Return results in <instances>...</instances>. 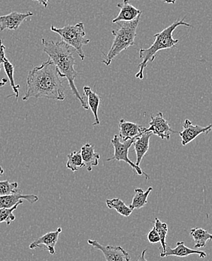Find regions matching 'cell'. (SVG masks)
<instances>
[{"label":"cell","instance_id":"1","mask_svg":"<svg viewBox=\"0 0 212 261\" xmlns=\"http://www.w3.org/2000/svg\"><path fill=\"white\" fill-rule=\"evenodd\" d=\"M57 68L51 59L29 70L26 78V89L23 100L31 97L64 100L65 89Z\"/></svg>","mask_w":212,"mask_h":261},{"label":"cell","instance_id":"2","mask_svg":"<svg viewBox=\"0 0 212 261\" xmlns=\"http://www.w3.org/2000/svg\"><path fill=\"white\" fill-rule=\"evenodd\" d=\"M42 43L43 45L44 53L48 55L56 66L59 76L61 78L67 79L72 93L79 100L81 107L84 110H88V105L81 97L75 84V78L78 75L75 69V58L73 56L74 53H76L75 48L67 45L62 40L54 42L42 39Z\"/></svg>","mask_w":212,"mask_h":261},{"label":"cell","instance_id":"3","mask_svg":"<svg viewBox=\"0 0 212 261\" xmlns=\"http://www.w3.org/2000/svg\"><path fill=\"white\" fill-rule=\"evenodd\" d=\"M185 17L180 20H177L167 28H165L159 33L154 35L155 40L148 48H140L139 50V58L142 61L139 64V70L136 74V78L143 80L144 78V70L147 67V63L154 62L156 58L157 53L161 50L169 49L173 48L178 43L179 40L174 39L173 32L177 28L180 26L192 28V25L185 21Z\"/></svg>","mask_w":212,"mask_h":261},{"label":"cell","instance_id":"4","mask_svg":"<svg viewBox=\"0 0 212 261\" xmlns=\"http://www.w3.org/2000/svg\"><path fill=\"white\" fill-rule=\"evenodd\" d=\"M140 18L141 16H139L133 21L117 23L119 25L118 29L111 31L114 37L112 45L108 54H103L105 58L102 61V63L106 64V66H109L116 56L127 50L129 47L135 45L136 31H137Z\"/></svg>","mask_w":212,"mask_h":261},{"label":"cell","instance_id":"5","mask_svg":"<svg viewBox=\"0 0 212 261\" xmlns=\"http://www.w3.org/2000/svg\"><path fill=\"white\" fill-rule=\"evenodd\" d=\"M51 31L59 34L61 40L72 48H75L77 54L82 61L85 58L83 47L89 43L90 40L85 39L86 32L83 22H79L75 25H67L62 28L51 27Z\"/></svg>","mask_w":212,"mask_h":261},{"label":"cell","instance_id":"6","mask_svg":"<svg viewBox=\"0 0 212 261\" xmlns=\"http://www.w3.org/2000/svg\"><path fill=\"white\" fill-rule=\"evenodd\" d=\"M134 141L135 138L134 139L129 140V141H126V142H120V138H119L118 135H114V138L111 140V144L114 147V153L112 156L107 159L106 161L111 162L116 160V161L125 162L127 164L130 165V167L134 170L136 174H139V175H144L145 178L148 180V179H150V177L146 173H144L142 169H141L140 166H136V163H133L129 159V149L133 145Z\"/></svg>","mask_w":212,"mask_h":261},{"label":"cell","instance_id":"7","mask_svg":"<svg viewBox=\"0 0 212 261\" xmlns=\"http://www.w3.org/2000/svg\"><path fill=\"white\" fill-rule=\"evenodd\" d=\"M87 243L93 248L102 251L107 261H131L130 254L122 247L103 245L97 240H89Z\"/></svg>","mask_w":212,"mask_h":261},{"label":"cell","instance_id":"8","mask_svg":"<svg viewBox=\"0 0 212 261\" xmlns=\"http://www.w3.org/2000/svg\"><path fill=\"white\" fill-rule=\"evenodd\" d=\"M149 128H145L146 132H152L153 135H157L161 139H170L172 133H177L172 129L169 122L163 117V113L159 112L156 116H150V122Z\"/></svg>","mask_w":212,"mask_h":261},{"label":"cell","instance_id":"9","mask_svg":"<svg viewBox=\"0 0 212 261\" xmlns=\"http://www.w3.org/2000/svg\"><path fill=\"white\" fill-rule=\"evenodd\" d=\"M212 132V124L206 127L195 125L189 119H185L183 124V130L178 132L179 135L181 138L182 146L188 145L191 141L196 139L199 135L202 134H208Z\"/></svg>","mask_w":212,"mask_h":261},{"label":"cell","instance_id":"10","mask_svg":"<svg viewBox=\"0 0 212 261\" xmlns=\"http://www.w3.org/2000/svg\"><path fill=\"white\" fill-rule=\"evenodd\" d=\"M32 16H34V13L31 12L26 13L12 12L9 15L0 16V31L5 30L16 31L26 18Z\"/></svg>","mask_w":212,"mask_h":261},{"label":"cell","instance_id":"11","mask_svg":"<svg viewBox=\"0 0 212 261\" xmlns=\"http://www.w3.org/2000/svg\"><path fill=\"white\" fill-rule=\"evenodd\" d=\"M62 232V228H57L56 231L48 232L40 238L35 240L34 243L29 245L31 249H36L37 248H42L46 249L51 254H55V245L57 243L59 234Z\"/></svg>","mask_w":212,"mask_h":261},{"label":"cell","instance_id":"12","mask_svg":"<svg viewBox=\"0 0 212 261\" xmlns=\"http://www.w3.org/2000/svg\"><path fill=\"white\" fill-rule=\"evenodd\" d=\"M117 7L120 8V10L117 17L113 19V23L133 21L142 14L140 9H136L130 3V0H123L122 3H117Z\"/></svg>","mask_w":212,"mask_h":261},{"label":"cell","instance_id":"13","mask_svg":"<svg viewBox=\"0 0 212 261\" xmlns=\"http://www.w3.org/2000/svg\"><path fill=\"white\" fill-rule=\"evenodd\" d=\"M119 138H122L124 142L129 140L134 139L137 138L139 135L144 133L145 127L141 126L134 122H128L124 119H120L119 121Z\"/></svg>","mask_w":212,"mask_h":261},{"label":"cell","instance_id":"14","mask_svg":"<svg viewBox=\"0 0 212 261\" xmlns=\"http://www.w3.org/2000/svg\"><path fill=\"white\" fill-rule=\"evenodd\" d=\"M191 254H198L200 258H205L207 256L205 251L191 249L185 245L184 242H178L175 248H171L170 247L168 246V245H166V251L163 254H160V257H167L175 256V257H185Z\"/></svg>","mask_w":212,"mask_h":261},{"label":"cell","instance_id":"15","mask_svg":"<svg viewBox=\"0 0 212 261\" xmlns=\"http://www.w3.org/2000/svg\"><path fill=\"white\" fill-rule=\"evenodd\" d=\"M23 199L28 201L29 203L34 204L39 201V197L34 194H22L21 191L14 194L0 196V209L13 207Z\"/></svg>","mask_w":212,"mask_h":261},{"label":"cell","instance_id":"16","mask_svg":"<svg viewBox=\"0 0 212 261\" xmlns=\"http://www.w3.org/2000/svg\"><path fill=\"white\" fill-rule=\"evenodd\" d=\"M152 135H153L152 132H144L135 138L133 145H134L135 152L136 154V166H140L143 158L148 151L150 137Z\"/></svg>","mask_w":212,"mask_h":261},{"label":"cell","instance_id":"17","mask_svg":"<svg viewBox=\"0 0 212 261\" xmlns=\"http://www.w3.org/2000/svg\"><path fill=\"white\" fill-rule=\"evenodd\" d=\"M94 147L95 146L94 144L87 143L81 148V154L84 167L88 171H92L93 168L98 166L99 160H100V155L95 152Z\"/></svg>","mask_w":212,"mask_h":261},{"label":"cell","instance_id":"18","mask_svg":"<svg viewBox=\"0 0 212 261\" xmlns=\"http://www.w3.org/2000/svg\"><path fill=\"white\" fill-rule=\"evenodd\" d=\"M84 94L87 96V100H88L89 108H90L91 111H92L93 114L94 116V125H98L100 124V120L99 119L98 111L99 108H100V101H101V98L99 97L98 94L96 92H93L92 89L88 86H84Z\"/></svg>","mask_w":212,"mask_h":261},{"label":"cell","instance_id":"19","mask_svg":"<svg viewBox=\"0 0 212 261\" xmlns=\"http://www.w3.org/2000/svg\"><path fill=\"white\" fill-rule=\"evenodd\" d=\"M152 190H153V188L152 187H148L146 191H144L141 188L136 189L133 200H132L131 204L129 206L130 209L133 211L135 209H140L144 205H147V199H148L149 195L152 193Z\"/></svg>","mask_w":212,"mask_h":261},{"label":"cell","instance_id":"20","mask_svg":"<svg viewBox=\"0 0 212 261\" xmlns=\"http://www.w3.org/2000/svg\"><path fill=\"white\" fill-rule=\"evenodd\" d=\"M191 236L194 239L195 248H205L208 241H212V234L202 228H193Z\"/></svg>","mask_w":212,"mask_h":261},{"label":"cell","instance_id":"21","mask_svg":"<svg viewBox=\"0 0 212 261\" xmlns=\"http://www.w3.org/2000/svg\"><path fill=\"white\" fill-rule=\"evenodd\" d=\"M107 207L109 209H114L117 213L120 214L122 216L128 218L133 213V210L130 209L129 206L126 205L124 201L118 198H114V199H107Z\"/></svg>","mask_w":212,"mask_h":261},{"label":"cell","instance_id":"22","mask_svg":"<svg viewBox=\"0 0 212 261\" xmlns=\"http://www.w3.org/2000/svg\"><path fill=\"white\" fill-rule=\"evenodd\" d=\"M67 168L71 170L72 172H76L79 168L84 167V162L81 152L74 151L67 155Z\"/></svg>","mask_w":212,"mask_h":261},{"label":"cell","instance_id":"23","mask_svg":"<svg viewBox=\"0 0 212 261\" xmlns=\"http://www.w3.org/2000/svg\"><path fill=\"white\" fill-rule=\"evenodd\" d=\"M154 227L158 231L160 238V243L161 246L160 247V250L161 252L160 254H163L166 251V237L168 233V225L166 223H163L160 221L158 218H155V221H154Z\"/></svg>","mask_w":212,"mask_h":261},{"label":"cell","instance_id":"24","mask_svg":"<svg viewBox=\"0 0 212 261\" xmlns=\"http://www.w3.org/2000/svg\"><path fill=\"white\" fill-rule=\"evenodd\" d=\"M3 67H4L5 72H6L8 79L10 82V85L12 86V90L14 91V93H15V97H16V99H18L19 89H20V86L19 85L15 84V79H14L15 67H14L13 64L8 59H6L4 64H3Z\"/></svg>","mask_w":212,"mask_h":261},{"label":"cell","instance_id":"25","mask_svg":"<svg viewBox=\"0 0 212 261\" xmlns=\"http://www.w3.org/2000/svg\"><path fill=\"white\" fill-rule=\"evenodd\" d=\"M23 203V200H20L16 205L9 208L0 209V224L6 223L8 226L11 224L12 221H15V216L14 215V212L18 209V206Z\"/></svg>","mask_w":212,"mask_h":261},{"label":"cell","instance_id":"26","mask_svg":"<svg viewBox=\"0 0 212 261\" xmlns=\"http://www.w3.org/2000/svg\"><path fill=\"white\" fill-rule=\"evenodd\" d=\"M20 191L21 190H19L18 184L17 182L11 183L7 180L0 181V196L14 194Z\"/></svg>","mask_w":212,"mask_h":261},{"label":"cell","instance_id":"27","mask_svg":"<svg viewBox=\"0 0 212 261\" xmlns=\"http://www.w3.org/2000/svg\"><path fill=\"white\" fill-rule=\"evenodd\" d=\"M147 240H148L149 243L152 244L160 243V236L155 227H153V229L147 233Z\"/></svg>","mask_w":212,"mask_h":261},{"label":"cell","instance_id":"28","mask_svg":"<svg viewBox=\"0 0 212 261\" xmlns=\"http://www.w3.org/2000/svg\"><path fill=\"white\" fill-rule=\"evenodd\" d=\"M6 59L7 58L6 57V46L3 45V40L0 39V70H1L2 65H3Z\"/></svg>","mask_w":212,"mask_h":261},{"label":"cell","instance_id":"29","mask_svg":"<svg viewBox=\"0 0 212 261\" xmlns=\"http://www.w3.org/2000/svg\"><path fill=\"white\" fill-rule=\"evenodd\" d=\"M33 1L38 2L39 4L42 5L44 7L46 8L48 6V2L49 0H33Z\"/></svg>","mask_w":212,"mask_h":261},{"label":"cell","instance_id":"30","mask_svg":"<svg viewBox=\"0 0 212 261\" xmlns=\"http://www.w3.org/2000/svg\"><path fill=\"white\" fill-rule=\"evenodd\" d=\"M145 252L146 249H144V251L141 252V255L139 256L137 261H147L145 258Z\"/></svg>","mask_w":212,"mask_h":261},{"label":"cell","instance_id":"31","mask_svg":"<svg viewBox=\"0 0 212 261\" xmlns=\"http://www.w3.org/2000/svg\"><path fill=\"white\" fill-rule=\"evenodd\" d=\"M7 79L3 78V80H2V81H0V88L3 87V86L7 83Z\"/></svg>","mask_w":212,"mask_h":261},{"label":"cell","instance_id":"32","mask_svg":"<svg viewBox=\"0 0 212 261\" xmlns=\"http://www.w3.org/2000/svg\"><path fill=\"white\" fill-rule=\"evenodd\" d=\"M163 1L167 4H175L176 3V0H163Z\"/></svg>","mask_w":212,"mask_h":261},{"label":"cell","instance_id":"33","mask_svg":"<svg viewBox=\"0 0 212 261\" xmlns=\"http://www.w3.org/2000/svg\"><path fill=\"white\" fill-rule=\"evenodd\" d=\"M3 174H4V170H3V168L0 166V177L3 176Z\"/></svg>","mask_w":212,"mask_h":261}]
</instances>
